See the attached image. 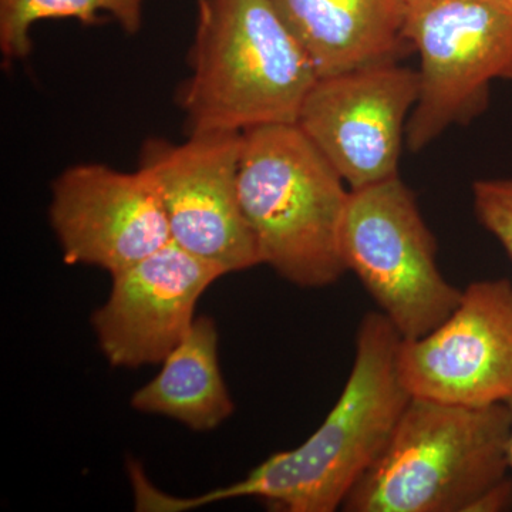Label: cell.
Returning <instances> with one entry per match:
<instances>
[{
  "label": "cell",
  "instance_id": "cell-1",
  "mask_svg": "<svg viewBox=\"0 0 512 512\" xmlns=\"http://www.w3.org/2000/svg\"><path fill=\"white\" fill-rule=\"evenodd\" d=\"M402 336L382 312H367L356 335L355 362L338 402L318 430L292 450L279 451L244 480L192 498H161L163 511L256 498L272 511L342 510L350 491L379 460L410 396L396 356Z\"/></svg>",
  "mask_w": 512,
  "mask_h": 512
},
{
  "label": "cell",
  "instance_id": "cell-2",
  "mask_svg": "<svg viewBox=\"0 0 512 512\" xmlns=\"http://www.w3.org/2000/svg\"><path fill=\"white\" fill-rule=\"evenodd\" d=\"M178 89L187 134L298 123L318 74L272 0H197Z\"/></svg>",
  "mask_w": 512,
  "mask_h": 512
},
{
  "label": "cell",
  "instance_id": "cell-3",
  "mask_svg": "<svg viewBox=\"0 0 512 512\" xmlns=\"http://www.w3.org/2000/svg\"><path fill=\"white\" fill-rule=\"evenodd\" d=\"M238 188L262 265L305 289L348 272L340 231L350 188L298 124L242 133Z\"/></svg>",
  "mask_w": 512,
  "mask_h": 512
},
{
  "label": "cell",
  "instance_id": "cell-4",
  "mask_svg": "<svg viewBox=\"0 0 512 512\" xmlns=\"http://www.w3.org/2000/svg\"><path fill=\"white\" fill-rule=\"evenodd\" d=\"M507 403L460 406L412 397L346 512H467L510 471Z\"/></svg>",
  "mask_w": 512,
  "mask_h": 512
},
{
  "label": "cell",
  "instance_id": "cell-5",
  "mask_svg": "<svg viewBox=\"0 0 512 512\" xmlns=\"http://www.w3.org/2000/svg\"><path fill=\"white\" fill-rule=\"evenodd\" d=\"M340 249L348 272L404 340L436 329L460 302L463 289L441 274L436 238L399 175L350 190Z\"/></svg>",
  "mask_w": 512,
  "mask_h": 512
},
{
  "label": "cell",
  "instance_id": "cell-6",
  "mask_svg": "<svg viewBox=\"0 0 512 512\" xmlns=\"http://www.w3.org/2000/svg\"><path fill=\"white\" fill-rule=\"evenodd\" d=\"M403 36L420 56V96L406 130L419 153L488 106L494 80L512 82V5L504 0H403Z\"/></svg>",
  "mask_w": 512,
  "mask_h": 512
},
{
  "label": "cell",
  "instance_id": "cell-7",
  "mask_svg": "<svg viewBox=\"0 0 512 512\" xmlns=\"http://www.w3.org/2000/svg\"><path fill=\"white\" fill-rule=\"evenodd\" d=\"M242 133L187 134L181 143L148 138L140 164L156 180L171 241L225 274L262 265L239 200Z\"/></svg>",
  "mask_w": 512,
  "mask_h": 512
},
{
  "label": "cell",
  "instance_id": "cell-8",
  "mask_svg": "<svg viewBox=\"0 0 512 512\" xmlns=\"http://www.w3.org/2000/svg\"><path fill=\"white\" fill-rule=\"evenodd\" d=\"M419 96V70L397 60L367 64L319 77L296 124L350 190H360L399 175Z\"/></svg>",
  "mask_w": 512,
  "mask_h": 512
},
{
  "label": "cell",
  "instance_id": "cell-9",
  "mask_svg": "<svg viewBox=\"0 0 512 512\" xmlns=\"http://www.w3.org/2000/svg\"><path fill=\"white\" fill-rule=\"evenodd\" d=\"M397 373L416 399L490 406L512 399V281L471 282L454 312L419 339L400 342Z\"/></svg>",
  "mask_w": 512,
  "mask_h": 512
},
{
  "label": "cell",
  "instance_id": "cell-10",
  "mask_svg": "<svg viewBox=\"0 0 512 512\" xmlns=\"http://www.w3.org/2000/svg\"><path fill=\"white\" fill-rule=\"evenodd\" d=\"M49 221L66 264L111 275L171 242L161 192L140 167L133 173L100 163L66 168L52 184Z\"/></svg>",
  "mask_w": 512,
  "mask_h": 512
},
{
  "label": "cell",
  "instance_id": "cell-11",
  "mask_svg": "<svg viewBox=\"0 0 512 512\" xmlns=\"http://www.w3.org/2000/svg\"><path fill=\"white\" fill-rule=\"evenodd\" d=\"M224 275L173 241L111 275L109 298L92 316L107 362L126 369L163 363L190 330L202 293Z\"/></svg>",
  "mask_w": 512,
  "mask_h": 512
},
{
  "label": "cell",
  "instance_id": "cell-12",
  "mask_svg": "<svg viewBox=\"0 0 512 512\" xmlns=\"http://www.w3.org/2000/svg\"><path fill=\"white\" fill-rule=\"evenodd\" d=\"M308 53L318 77L397 60L412 49L403 36V0H272Z\"/></svg>",
  "mask_w": 512,
  "mask_h": 512
},
{
  "label": "cell",
  "instance_id": "cell-13",
  "mask_svg": "<svg viewBox=\"0 0 512 512\" xmlns=\"http://www.w3.org/2000/svg\"><path fill=\"white\" fill-rule=\"evenodd\" d=\"M160 373L131 397L138 412L157 414L194 431L217 429L235 406L218 360V329L200 316L170 355Z\"/></svg>",
  "mask_w": 512,
  "mask_h": 512
},
{
  "label": "cell",
  "instance_id": "cell-14",
  "mask_svg": "<svg viewBox=\"0 0 512 512\" xmlns=\"http://www.w3.org/2000/svg\"><path fill=\"white\" fill-rule=\"evenodd\" d=\"M146 0H0V53L6 64L28 59L32 29L49 19H76L86 26L113 19L127 35L144 25Z\"/></svg>",
  "mask_w": 512,
  "mask_h": 512
},
{
  "label": "cell",
  "instance_id": "cell-15",
  "mask_svg": "<svg viewBox=\"0 0 512 512\" xmlns=\"http://www.w3.org/2000/svg\"><path fill=\"white\" fill-rule=\"evenodd\" d=\"M473 207L478 222L500 242L512 261V177L476 181Z\"/></svg>",
  "mask_w": 512,
  "mask_h": 512
},
{
  "label": "cell",
  "instance_id": "cell-16",
  "mask_svg": "<svg viewBox=\"0 0 512 512\" xmlns=\"http://www.w3.org/2000/svg\"><path fill=\"white\" fill-rule=\"evenodd\" d=\"M512 511V474L484 491L467 512Z\"/></svg>",
  "mask_w": 512,
  "mask_h": 512
},
{
  "label": "cell",
  "instance_id": "cell-17",
  "mask_svg": "<svg viewBox=\"0 0 512 512\" xmlns=\"http://www.w3.org/2000/svg\"><path fill=\"white\" fill-rule=\"evenodd\" d=\"M507 406L511 414L510 448H508V451H510V471L512 474V399L508 400Z\"/></svg>",
  "mask_w": 512,
  "mask_h": 512
},
{
  "label": "cell",
  "instance_id": "cell-18",
  "mask_svg": "<svg viewBox=\"0 0 512 512\" xmlns=\"http://www.w3.org/2000/svg\"><path fill=\"white\" fill-rule=\"evenodd\" d=\"M504 2L510 3V5H512V0H504Z\"/></svg>",
  "mask_w": 512,
  "mask_h": 512
}]
</instances>
